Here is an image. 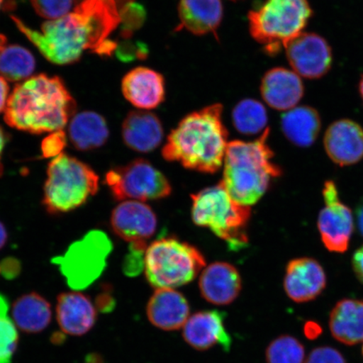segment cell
I'll return each mask as SVG.
<instances>
[{
    "mask_svg": "<svg viewBox=\"0 0 363 363\" xmlns=\"http://www.w3.org/2000/svg\"><path fill=\"white\" fill-rule=\"evenodd\" d=\"M7 142V138L6 134L4 133V130L2 129V127L0 126V176L3 174V165H2V153L4 151V147H6V144Z\"/></svg>",
    "mask_w": 363,
    "mask_h": 363,
    "instance_id": "7bdbcfd3",
    "label": "cell"
},
{
    "mask_svg": "<svg viewBox=\"0 0 363 363\" xmlns=\"http://www.w3.org/2000/svg\"><path fill=\"white\" fill-rule=\"evenodd\" d=\"M199 286L203 298L208 303L228 306L239 296L242 279L230 263L214 262L202 272Z\"/></svg>",
    "mask_w": 363,
    "mask_h": 363,
    "instance_id": "d6986e66",
    "label": "cell"
},
{
    "mask_svg": "<svg viewBox=\"0 0 363 363\" xmlns=\"http://www.w3.org/2000/svg\"><path fill=\"white\" fill-rule=\"evenodd\" d=\"M134 0H75L74 10L45 22L40 31L11 16L18 29L49 62L58 65L78 62L86 51L111 55L117 45L108 40L121 25V12Z\"/></svg>",
    "mask_w": 363,
    "mask_h": 363,
    "instance_id": "6da1fadb",
    "label": "cell"
},
{
    "mask_svg": "<svg viewBox=\"0 0 363 363\" xmlns=\"http://www.w3.org/2000/svg\"><path fill=\"white\" fill-rule=\"evenodd\" d=\"M95 307L102 313H110L116 307L115 298L108 290L106 289L98 295Z\"/></svg>",
    "mask_w": 363,
    "mask_h": 363,
    "instance_id": "74e56055",
    "label": "cell"
},
{
    "mask_svg": "<svg viewBox=\"0 0 363 363\" xmlns=\"http://www.w3.org/2000/svg\"><path fill=\"white\" fill-rule=\"evenodd\" d=\"M106 121L99 113L84 111L72 116L68 126V136L76 149L91 151L104 146L108 138Z\"/></svg>",
    "mask_w": 363,
    "mask_h": 363,
    "instance_id": "484cf974",
    "label": "cell"
},
{
    "mask_svg": "<svg viewBox=\"0 0 363 363\" xmlns=\"http://www.w3.org/2000/svg\"><path fill=\"white\" fill-rule=\"evenodd\" d=\"M9 305L6 299L0 294V316L7 315Z\"/></svg>",
    "mask_w": 363,
    "mask_h": 363,
    "instance_id": "f6af8a7d",
    "label": "cell"
},
{
    "mask_svg": "<svg viewBox=\"0 0 363 363\" xmlns=\"http://www.w3.org/2000/svg\"><path fill=\"white\" fill-rule=\"evenodd\" d=\"M303 333H305L308 339H316L322 333V329L319 324L314 321H308L303 328Z\"/></svg>",
    "mask_w": 363,
    "mask_h": 363,
    "instance_id": "60d3db41",
    "label": "cell"
},
{
    "mask_svg": "<svg viewBox=\"0 0 363 363\" xmlns=\"http://www.w3.org/2000/svg\"><path fill=\"white\" fill-rule=\"evenodd\" d=\"M34 10L49 21L60 19L71 12L75 0H30Z\"/></svg>",
    "mask_w": 363,
    "mask_h": 363,
    "instance_id": "d6a6232c",
    "label": "cell"
},
{
    "mask_svg": "<svg viewBox=\"0 0 363 363\" xmlns=\"http://www.w3.org/2000/svg\"><path fill=\"white\" fill-rule=\"evenodd\" d=\"M191 215L195 225L210 229L230 249L248 244L251 208L235 201L222 183L192 195Z\"/></svg>",
    "mask_w": 363,
    "mask_h": 363,
    "instance_id": "5b68a950",
    "label": "cell"
},
{
    "mask_svg": "<svg viewBox=\"0 0 363 363\" xmlns=\"http://www.w3.org/2000/svg\"><path fill=\"white\" fill-rule=\"evenodd\" d=\"M3 2H4V0H0V8H1Z\"/></svg>",
    "mask_w": 363,
    "mask_h": 363,
    "instance_id": "c3c4849f",
    "label": "cell"
},
{
    "mask_svg": "<svg viewBox=\"0 0 363 363\" xmlns=\"http://www.w3.org/2000/svg\"><path fill=\"white\" fill-rule=\"evenodd\" d=\"M231 1H238V0H231Z\"/></svg>",
    "mask_w": 363,
    "mask_h": 363,
    "instance_id": "681fc988",
    "label": "cell"
},
{
    "mask_svg": "<svg viewBox=\"0 0 363 363\" xmlns=\"http://www.w3.org/2000/svg\"><path fill=\"white\" fill-rule=\"evenodd\" d=\"M99 182V176L89 166L62 153L48 164L44 206L52 215L74 211L96 194Z\"/></svg>",
    "mask_w": 363,
    "mask_h": 363,
    "instance_id": "52a82bcc",
    "label": "cell"
},
{
    "mask_svg": "<svg viewBox=\"0 0 363 363\" xmlns=\"http://www.w3.org/2000/svg\"><path fill=\"white\" fill-rule=\"evenodd\" d=\"M147 247L146 242L130 243L123 265V270L127 276L135 277L143 271Z\"/></svg>",
    "mask_w": 363,
    "mask_h": 363,
    "instance_id": "836d02e7",
    "label": "cell"
},
{
    "mask_svg": "<svg viewBox=\"0 0 363 363\" xmlns=\"http://www.w3.org/2000/svg\"><path fill=\"white\" fill-rule=\"evenodd\" d=\"M76 102L58 77L31 76L9 98L4 121L31 134L62 130L76 112Z\"/></svg>",
    "mask_w": 363,
    "mask_h": 363,
    "instance_id": "7a4b0ae2",
    "label": "cell"
},
{
    "mask_svg": "<svg viewBox=\"0 0 363 363\" xmlns=\"http://www.w3.org/2000/svg\"><path fill=\"white\" fill-rule=\"evenodd\" d=\"M270 128H266L254 142L233 140L227 145L224 176L221 183L235 201L251 206L260 201L271 181L282 174L272 158L267 139Z\"/></svg>",
    "mask_w": 363,
    "mask_h": 363,
    "instance_id": "277c9868",
    "label": "cell"
},
{
    "mask_svg": "<svg viewBox=\"0 0 363 363\" xmlns=\"http://www.w3.org/2000/svg\"><path fill=\"white\" fill-rule=\"evenodd\" d=\"M324 147L335 164H356L363 157V129L351 120L335 121L325 131Z\"/></svg>",
    "mask_w": 363,
    "mask_h": 363,
    "instance_id": "2e32d148",
    "label": "cell"
},
{
    "mask_svg": "<svg viewBox=\"0 0 363 363\" xmlns=\"http://www.w3.org/2000/svg\"><path fill=\"white\" fill-rule=\"evenodd\" d=\"M8 238L7 231L6 227L0 222V249H1L4 244L6 243Z\"/></svg>",
    "mask_w": 363,
    "mask_h": 363,
    "instance_id": "ee69618b",
    "label": "cell"
},
{
    "mask_svg": "<svg viewBox=\"0 0 363 363\" xmlns=\"http://www.w3.org/2000/svg\"><path fill=\"white\" fill-rule=\"evenodd\" d=\"M356 215L358 230H359V233L363 237V199L359 203L357 204Z\"/></svg>",
    "mask_w": 363,
    "mask_h": 363,
    "instance_id": "b9f144b4",
    "label": "cell"
},
{
    "mask_svg": "<svg viewBox=\"0 0 363 363\" xmlns=\"http://www.w3.org/2000/svg\"><path fill=\"white\" fill-rule=\"evenodd\" d=\"M121 89L127 101L140 110H152L165 99L164 78L148 67H138L130 71L122 80Z\"/></svg>",
    "mask_w": 363,
    "mask_h": 363,
    "instance_id": "ac0fdd59",
    "label": "cell"
},
{
    "mask_svg": "<svg viewBox=\"0 0 363 363\" xmlns=\"http://www.w3.org/2000/svg\"><path fill=\"white\" fill-rule=\"evenodd\" d=\"M164 130L160 119L152 112L134 111L122 124V138L135 152L147 153L160 146Z\"/></svg>",
    "mask_w": 363,
    "mask_h": 363,
    "instance_id": "7402d4cb",
    "label": "cell"
},
{
    "mask_svg": "<svg viewBox=\"0 0 363 363\" xmlns=\"http://www.w3.org/2000/svg\"><path fill=\"white\" fill-rule=\"evenodd\" d=\"M190 314L189 303L174 289H157L150 298L147 315L155 328L174 331L184 328Z\"/></svg>",
    "mask_w": 363,
    "mask_h": 363,
    "instance_id": "ffe728a7",
    "label": "cell"
},
{
    "mask_svg": "<svg viewBox=\"0 0 363 363\" xmlns=\"http://www.w3.org/2000/svg\"><path fill=\"white\" fill-rule=\"evenodd\" d=\"M312 16L308 0H265L248 13L250 34L269 55H276L303 33Z\"/></svg>",
    "mask_w": 363,
    "mask_h": 363,
    "instance_id": "8992f818",
    "label": "cell"
},
{
    "mask_svg": "<svg viewBox=\"0 0 363 363\" xmlns=\"http://www.w3.org/2000/svg\"><path fill=\"white\" fill-rule=\"evenodd\" d=\"M206 259L196 247L174 238H161L147 249L144 270L153 288L174 289L196 278Z\"/></svg>",
    "mask_w": 363,
    "mask_h": 363,
    "instance_id": "ba28073f",
    "label": "cell"
},
{
    "mask_svg": "<svg viewBox=\"0 0 363 363\" xmlns=\"http://www.w3.org/2000/svg\"><path fill=\"white\" fill-rule=\"evenodd\" d=\"M106 183L116 201H157L172 193L169 179L143 158L108 171Z\"/></svg>",
    "mask_w": 363,
    "mask_h": 363,
    "instance_id": "30bf717a",
    "label": "cell"
},
{
    "mask_svg": "<svg viewBox=\"0 0 363 363\" xmlns=\"http://www.w3.org/2000/svg\"><path fill=\"white\" fill-rule=\"evenodd\" d=\"M9 98H10V86L7 80L0 76V113L6 111Z\"/></svg>",
    "mask_w": 363,
    "mask_h": 363,
    "instance_id": "ab89813d",
    "label": "cell"
},
{
    "mask_svg": "<svg viewBox=\"0 0 363 363\" xmlns=\"http://www.w3.org/2000/svg\"><path fill=\"white\" fill-rule=\"evenodd\" d=\"M362 355H363V347H362Z\"/></svg>",
    "mask_w": 363,
    "mask_h": 363,
    "instance_id": "f907efd6",
    "label": "cell"
},
{
    "mask_svg": "<svg viewBox=\"0 0 363 363\" xmlns=\"http://www.w3.org/2000/svg\"><path fill=\"white\" fill-rule=\"evenodd\" d=\"M116 53L118 58L122 62H130L136 58L143 59L147 56V49L143 44L133 43L129 39H125L123 43L117 45Z\"/></svg>",
    "mask_w": 363,
    "mask_h": 363,
    "instance_id": "8d00e7d4",
    "label": "cell"
},
{
    "mask_svg": "<svg viewBox=\"0 0 363 363\" xmlns=\"http://www.w3.org/2000/svg\"><path fill=\"white\" fill-rule=\"evenodd\" d=\"M146 20V11L140 4L131 2L121 12V38L130 39L135 30L142 27Z\"/></svg>",
    "mask_w": 363,
    "mask_h": 363,
    "instance_id": "1f68e13d",
    "label": "cell"
},
{
    "mask_svg": "<svg viewBox=\"0 0 363 363\" xmlns=\"http://www.w3.org/2000/svg\"><path fill=\"white\" fill-rule=\"evenodd\" d=\"M352 262L357 279L363 284V246L354 252Z\"/></svg>",
    "mask_w": 363,
    "mask_h": 363,
    "instance_id": "f35d334b",
    "label": "cell"
},
{
    "mask_svg": "<svg viewBox=\"0 0 363 363\" xmlns=\"http://www.w3.org/2000/svg\"><path fill=\"white\" fill-rule=\"evenodd\" d=\"M52 307L50 303L36 293L22 295L13 303V324L26 333H42L51 323Z\"/></svg>",
    "mask_w": 363,
    "mask_h": 363,
    "instance_id": "4316f807",
    "label": "cell"
},
{
    "mask_svg": "<svg viewBox=\"0 0 363 363\" xmlns=\"http://www.w3.org/2000/svg\"><path fill=\"white\" fill-rule=\"evenodd\" d=\"M359 92H360L362 101H363V75L362 77V79H361L360 84H359Z\"/></svg>",
    "mask_w": 363,
    "mask_h": 363,
    "instance_id": "7dc6e473",
    "label": "cell"
},
{
    "mask_svg": "<svg viewBox=\"0 0 363 363\" xmlns=\"http://www.w3.org/2000/svg\"><path fill=\"white\" fill-rule=\"evenodd\" d=\"M178 13L179 30L195 35L216 33L223 19V3L221 0H180Z\"/></svg>",
    "mask_w": 363,
    "mask_h": 363,
    "instance_id": "603a6c76",
    "label": "cell"
},
{
    "mask_svg": "<svg viewBox=\"0 0 363 363\" xmlns=\"http://www.w3.org/2000/svg\"><path fill=\"white\" fill-rule=\"evenodd\" d=\"M7 39L6 36L2 34H0V52H2V50L6 47Z\"/></svg>",
    "mask_w": 363,
    "mask_h": 363,
    "instance_id": "bcb514c9",
    "label": "cell"
},
{
    "mask_svg": "<svg viewBox=\"0 0 363 363\" xmlns=\"http://www.w3.org/2000/svg\"><path fill=\"white\" fill-rule=\"evenodd\" d=\"M326 275L323 267L310 257L295 258L286 267L284 287L296 303L314 301L324 291Z\"/></svg>",
    "mask_w": 363,
    "mask_h": 363,
    "instance_id": "5bb4252c",
    "label": "cell"
},
{
    "mask_svg": "<svg viewBox=\"0 0 363 363\" xmlns=\"http://www.w3.org/2000/svg\"><path fill=\"white\" fill-rule=\"evenodd\" d=\"M266 361L267 363H305L306 349L292 335H280L267 347Z\"/></svg>",
    "mask_w": 363,
    "mask_h": 363,
    "instance_id": "f546056e",
    "label": "cell"
},
{
    "mask_svg": "<svg viewBox=\"0 0 363 363\" xmlns=\"http://www.w3.org/2000/svg\"><path fill=\"white\" fill-rule=\"evenodd\" d=\"M19 342L16 326L7 315L0 316V363H11Z\"/></svg>",
    "mask_w": 363,
    "mask_h": 363,
    "instance_id": "4dcf8cb0",
    "label": "cell"
},
{
    "mask_svg": "<svg viewBox=\"0 0 363 363\" xmlns=\"http://www.w3.org/2000/svg\"><path fill=\"white\" fill-rule=\"evenodd\" d=\"M67 145V136L63 130H57L47 136L42 143V152L44 157H56Z\"/></svg>",
    "mask_w": 363,
    "mask_h": 363,
    "instance_id": "d590c367",
    "label": "cell"
},
{
    "mask_svg": "<svg viewBox=\"0 0 363 363\" xmlns=\"http://www.w3.org/2000/svg\"><path fill=\"white\" fill-rule=\"evenodd\" d=\"M325 203L318 217L322 242L330 252L343 253L347 251L354 230V220L350 208L340 201L337 185L326 181L323 189Z\"/></svg>",
    "mask_w": 363,
    "mask_h": 363,
    "instance_id": "8fae6325",
    "label": "cell"
},
{
    "mask_svg": "<svg viewBox=\"0 0 363 363\" xmlns=\"http://www.w3.org/2000/svg\"><path fill=\"white\" fill-rule=\"evenodd\" d=\"M284 48L293 71L303 78L320 79L333 65L330 45L318 34L302 33L289 40Z\"/></svg>",
    "mask_w": 363,
    "mask_h": 363,
    "instance_id": "7c38bea8",
    "label": "cell"
},
{
    "mask_svg": "<svg viewBox=\"0 0 363 363\" xmlns=\"http://www.w3.org/2000/svg\"><path fill=\"white\" fill-rule=\"evenodd\" d=\"M329 328L337 342L354 346L363 342V301L344 298L330 314Z\"/></svg>",
    "mask_w": 363,
    "mask_h": 363,
    "instance_id": "cb8c5ba5",
    "label": "cell"
},
{
    "mask_svg": "<svg viewBox=\"0 0 363 363\" xmlns=\"http://www.w3.org/2000/svg\"><path fill=\"white\" fill-rule=\"evenodd\" d=\"M222 113L223 106L213 104L183 118L167 136L163 158L206 174L219 171L229 143Z\"/></svg>",
    "mask_w": 363,
    "mask_h": 363,
    "instance_id": "3957f363",
    "label": "cell"
},
{
    "mask_svg": "<svg viewBox=\"0 0 363 363\" xmlns=\"http://www.w3.org/2000/svg\"><path fill=\"white\" fill-rule=\"evenodd\" d=\"M113 245L101 230H91L84 237L72 243L62 256L54 257L53 264L58 267L67 285L72 289L89 287L106 269Z\"/></svg>",
    "mask_w": 363,
    "mask_h": 363,
    "instance_id": "9c48e42d",
    "label": "cell"
},
{
    "mask_svg": "<svg viewBox=\"0 0 363 363\" xmlns=\"http://www.w3.org/2000/svg\"><path fill=\"white\" fill-rule=\"evenodd\" d=\"M281 128L285 138L294 146L306 148L315 142L321 129L319 113L310 106H298L281 118Z\"/></svg>",
    "mask_w": 363,
    "mask_h": 363,
    "instance_id": "d4e9b609",
    "label": "cell"
},
{
    "mask_svg": "<svg viewBox=\"0 0 363 363\" xmlns=\"http://www.w3.org/2000/svg\"><path fill=\"white\" fill-rule=\"evenodd\" d=\"M111 224L113 233L126 242H146L157 227V219L152 208L140 201H126L113 211Z\"/></svg>",
    "mask_w": 363,
    "mask_h": 363,
    "instance_id": "4fadbf2b",
    "label": "cell"
},
{
    "mask_svg": "<svg viewBox=\"0 0 363 363\" xmlns=\"http://www.w3.org/2000/svg\"><path fill=\"white\" fill-rule=\"evenodd\" d=\"M35 68V59L29 50L11 45L0 52V76L7 81H25L30 78Z\"/></svg>",
    "mask_w": 363,
    "mask_h": 363,
    "instance_id": "83f0119b",
    "label": "cell"
},
{
    "mask_svg": "<svg viewBox=\"0 0 363 363\" xmlns=\"http://www.w3.org/2000/svg\"><path fill=\"white\" fill-rule=\"evenodd\" d=\"M305 363H347V361L337 349L320 347L315 348L310 353Z\"/></svg>",
    "mask_w": 363,
    "mask_h": 363,
    "instance_id": "e575fe53",
    "label": "cell"
},
{
    "mask_svg": "<svg viewBox=\"0 0 363 363\" xmlns=\"http://www.w3.org/2000/svg\"><path fill=\"white\" fill-rule=\"evenodd\" d=\"M267 113L264 106L256 99H246L240 101L233 111V122L240 133L257 135L264 130Z\"/></svg>",
    "mask_w": 363,
    "mask_h": 363,
    "instance_id": "f1b7e54d",
    "label": "cell"
},
{
    "mask_svg": "<svg viewBox=\"0 0 363 363\" xmlns=\"http://www.w3.org/2000/svg\"><path fill=\"white\" fill-rule=\"evenodd\" d=\"M263 101L277 111L295 108L305 94L301 76L284 67H274L262 77L260 86Z\"/></svg>",
    "mask_w": 363,
    "mask_h": 363,
    "instance_id": "e0dca14e",
    "label": "cell"
},
{
    "mask_svg": "<svg viewBox=\"0 0 363 363\" xmlns=\"http://www.w3.org/2000/svg\"><path fill=\"white\" fill-rule=\"evenodd\" d=\"M183 337L190 347L207 351L220 346L230 350L233 340L225 325V315L217 311H203L189 316L183 328Z\"/></svg>",
    "mask_w": 363,
    "mask_h": 363,
    "instance_id": "9a60e30c",
    "label": "cell"
},
{
    "mask_svg": "<svg viewBox=\"0 0 363 363\" xmlns=\"http://www.w3.org/2000/svg\"><path fill=\"white\" fill-rule=\"evenodd\" d=\"M97 308L86 295L78 292L59 295L56 308L59 328L67 335L81 337L92 330Z\"/></svg>",
    "mask_w": 363,
    "mask_h": 363,
    "instance_id": "44dd1931",
    "label": "cell"
}]
</instances>
